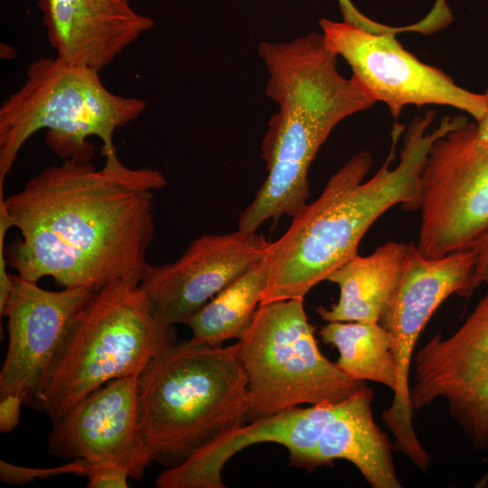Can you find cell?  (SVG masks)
<instances>
[{"instance_id":"cell-20","label":"cell","mask_w":488,"mask_h":488,"mask_svg":"<svg viewBox=\"0 0 488 488\" xmlns=\"http://www.w3.org/2000/svg\"><path fill=\"white\" fill-rule=\"evenodd\" d=\"M127 471L117 465H106L88 478L89 488H127Z\"/></svg>"},{"instance_id":"cell-8","label":"cell","mask_w":488,"mask_h":488,"mask_svg":"<svg viewBox=\"0 0 488 488\" xmlns=\"http://www.w3.org/2000/svg\"><path fill=\"white\" fill-rule=\"evenodd\" d=\"M303 300L260 305L236 343L248 380L249 423L303 404L340 402L366 386L321 352Z\"/></svg>"},{"instance_id":"cell-18","label":"cell","mask_w":488,"mask_h":488,"mask_svg":"<svg viewBox=\"0 0 488 488\" xmlns=\"http://www.w3.org/2000/svg\"><path fill=\"white\" fill-rule=\"evenodd\" d=\"M267 284V267L263 258L214 296L189 317L187 325L192 343L221 346L239 340L250 327Z\"/></svg>"},{"instance_id":"cell-5","label":"cell","mask_w":488,"mask_h":488,"mask_svg":"<svg viewBox=\"0 0 488 488\" xmlns=\"http://www.w3.org/2000/svg\"><path fill=\"white\" fill-rule=\"evenodd\" d=\"M174 339V326L154 314L140 281L116 280L74 316L33 407L54 423L108 382L138 377Z\"/></svg>"},{"instance_id":"cell-19","label":"cell","mask_w":488,"mask_h":488,"mask_svg":"<svg viewBox=\"0 0 488 488\" xmlns=\"http://www.w3.org/2000/svg\"><path fill=\"white\" fill-rule=\"evenodd\" d=\"M322 341L339 352L336 361L350 378L397 387V364L392 338L380 323L328 322L319 332Z\"/></svg>"},{"instance_id":"cell-4","label":"cell","mask_w":488,"mask_h":488,"mask_svg":"<svg viewBox=\"0 0 488 488\" xmlns=\"http://www.w3.org/2000/svg\"><path fill=\"white\" fill-rule=\"evenodd\" d=\"M248 380L237 343L172 344L138 376L139 423L154 460L181 465L247 424Z\"/></svg>"},{"instance_id":"cell-1","label":"cell","mask_w":488,"mask_h":488,"mask_svg":"<svg viewBox=\"0 0 488 488\" xmlns=\"http://www.w3.org/2000/svg\"><path fill=\"white\" fill-rule=\"evenodd\" d=\"M96 169L65 160L0 195L20 237L4 249L26 280L51 277L62 287L99 290L125 277L141 280L155 234L154 192L167 184L156 169L126 165L117 152Z\"/></svg>"},{"instance_id":"cell-24","label":"cell","mask_w":488,"mask_h":488,"mask_svg":"<svg viewBox=\"0 0 488 488\" xmlns=\"http://www.w3.org/2000/svg\"><path fill=\"white\" fill-rule=\"evenodd\" d=\"M483 93L487 98V110L483 117L480 121L476 122V131L478 137L484 143L488 144V87Z\"/></svg>"},{"instance_id":"cell-16","label":"cell","mask_w":488,"mask_h":488,"mask_svg":"<svg viewBox=\"0 0 488 488\" xmlns=\"http://www.w3.org/2000/svg\"><path fill=\"white\" fill-rule=\"evenodd\" d=\"M40 7L56 56L98 70L154 26L127 0H40Z\"/></svg>"},{"instance_id":"cell-9","label":"cell","mask_w":488,"mask_h":488,"mask_svg":"<svg viewBox=\"0 0 488 488\" xmlns=\"http://www.w3.org/2000/svg\"><path fill=\"white\" fill-rule=\"evenodd\" d=\"M477 249L472 247L441 258L423 256L416 244L408 243L405 269L392 300L379 323L390 333L397 364V387L391 405L381 419L393 436V450L401 452L417 466L429 455L413 426L409 399V370L418 337L438 306L451 295L470 296V283Z\"/></svg>"},{"instance_id":"cell-3","label":"cell","mask_w":488,"mask_h":488,"mask_svg":"<svg viewBox=\"0 0 488 488\" xmlns=\"http://www.w3.org/2000/svg\"><path fill=\"white\" fill-rule=\"evenodd\" d=\"M258 51L268 73L266 94L277 110L261 145L267 177L238 220V230L245 232L302 210L310 195V165L330 133L376 103L352 77L340 74L337 55L322 33L264 41Z\"/></svg>"},{"instance_id":"cell-11","label":"cell","mask_w":488,"mask_h":488,"mask_svg":"<svg viewBox=\"0 0 488 488\" xmlns=\"http://www.w3.org/2000/svg\"><path fill=\"white\" fill-rule=\"evenodd\" d=\"M319 24L328 49L346 61L352 77L392 117L398 118L408 105L450 106L476 122L485 115L484 93L464 89L441 70L420 61L396 39L398 33H371L326 18Z\"/></svg>"},{"instance_id":"cell-13","label":"cell","mask_w":488,"mask_h":488,"mask_svg":"<svg viewBox=\"0 0 488 488\" xmlns=\"http://www.w3.org/2000/svg\"><path fill=\"white\" fill-rule=\"evenodd\" d=\"M12 289L1 316L8 345L0 371V399L32 406L65 341L71 322L96 292L87 287L50 291L11 275Z\"/></svg>"},{"instance_id":"cell-7","label":"cell","mask_w":488,"mask_h":488,"mask_svg":"<svg viewBox=\"0 0 488 488\" xmlns=\"http://www.w3.org/2000/svg\"><path fill=\"white\" fill-rule=\"evenodd\" d=\"M373 390L367 385L348 399L282 410L227 432L206 448L218 468L239 451L259 443H276L289 452V465L314 471L336 459L354 465L372 488H400L392 443L376 424Z\"/></svg>"},{"instance_id":"cell-22","label":"cell","mask_w":488,"mask_h":488,"mask_svg":"<svg viewBox=\"0 0 488 488\" xmlns=\"http://www.w3.org/2000/svg\"><path fill=\"white\" fill-rule=\"evenodd\" d=\"M474 247L477 249V258L470 283V295L482 285H488V231Z\"/></svg>"},{"instance_id":"cell-2","label":"cell","mask_w":488,"mask_h":488,"mask_svg":"<svg viewBox=\"0 0 488 488\" xmlns=\"http://www.w3.org/2000/svg\"><path fill=\"white\" fill-rule=\"evenodd\" d=\"M436 112L415 117L405 133L399 162L391 167L395 146L405 126L396 124L389 155L377 173L364 181L372 163L361 151L328 180L316 200L300 210L286 232L269 242L265 261L267 284L260 305L304 299L317 284L358 254L366 231L395 205L419 209L420 178L434 142L461 125L446 116L429 131Z\"/></svg>"},{"instance_id":"cell-14","label":"cell","mask_w":488,"mask_h":488,"mask_svg":"<svg viewBox=\"0 0 488 488\" xmlns=\"http://www.w3.org/2000/svg\"><path fill=\"white\" fill-rule=\"evenodd\" d=\"M269 241L239 230L196 238L175 261L148 263L140 280L156 318L183 324L214 296L261 261Z\"/></svg>"},{"instance_id":"cell-12","label":"cell","mask_w":488,"mask_h":488,"mask_svg":"<svg viewBox=\"0 0 488 488\" xmlns=\"http://www.w3.org/2000/svg\"><path fill=\"white\" fill-rule=\"evenodd\" d=\"M488 286V285H487ZM414 409L444 399L477 451L488 449V289L451 335H434L414 357Z\"/></svg>"},{"instance_id":"cell-10","label":"cell","mask_w":488,"mask_h":488,"mask_svg":"<svg viewBox=\"0 0 488 488\" xmlns=\"http://www.w3.org/2000/svg\"><path fill=\"white\" fill-rule=\"evenodd\" d=\"M417 247L441 258L474 247L488 231V144L466 122L432 145L420 178Z\"/></svg>"},{"instance_id":"cell-23","label":"cell","mask_w":488,"mask_h":488,"mask_svg":"<svg viewBox=\"0 0 488 488\" xmlns=\"http://www.w3.org/2000/svg\"><path fill=\"white\" fill-rule=\"evenodd\" d=\"M23 402L14 397L0 399V431L8 433L13 431L18 425L20 409Z\"/></svg>"},{"instance_id":"cell-6","label":"cell","mask_w":488,"mask_h":488,"mask_svg":"<svg viewBox=\"0 0 488 488\" xmlns=\"http://www.w3.org/2000/svg\"><path fill=\"white\" fill-rule=\"evenodd\" d=\"M146 102L105 87L99 70L68 63L57 56L30 63L26 79L0 108V193L27 140L46 129L48 147L64 160L89 161L98 136L104 156L117 152L115 131L139 117Z\"/></svg>"},{"instance_id":"cell-15","label":"cell","mask_w":488,"mask_h":488,"mask_svg":"<svg viewBox=\"0 0 488 488\" xmlns=\"http://www.w3.org/2000/svg\"><path fill=\"white\" fill-rule=\"evenodd\" d=\"M51 455L117 464L139 480L154 456L139 423L138 377L108 382L52 423L47 437Z\"/></svg>"},{"instance_id":"cell-21","label":"cell","mask_w":488,"mask_h":488,"mask_svg":"<svg viewBox=\"0 0 488 488\" xmlns=\"http://www.w3.org/2000/svg\"><path fill=\"white\" fill-rule=\"evenodd\" d=\"M343 21L371 33H384L388 25L380 23L364 15L352 0H337Z\"/></svg>"},{"instance_id":"cell-17","label":"cell","mask_w":488,"mask_h":488,"mask_svg":"<svg viewBox=\"0 0 488 488\" xmlns=\"http://www.w3.org/2000/svg\"><path fill=\"white\" fill-rule=\"evenodd\" d=\"M407 253L408 244L389 241L343 264L326 279L339 286V300L329 308L319 306L320 317L327 323H379L400 285Z\"/></svg>"},{"instance_id":"cell-25","label":"cell","mask_w":488,"mask_h":488,"mask_svg":"<svg viewBox=\"0 0 488 488\" xmlns=\"http://www.w3.org/2000/svg\"><path fill=\"white\" fill-rule=\"evenodd\" d=\"M127 1H129V0H127Z\"/></svg>"}]
</instances>
